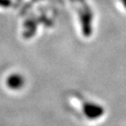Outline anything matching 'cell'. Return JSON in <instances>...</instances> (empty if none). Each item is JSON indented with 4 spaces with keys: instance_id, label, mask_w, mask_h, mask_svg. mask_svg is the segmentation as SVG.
<instances>
[{
    "instance_id": "4",
    "label": "cell",
    "mask_w": 126,
    "mask_h": 126,
    "mask_svg": "<svg viewBox=\"0 0 126 126\" xmlns=\"http://www.w3.org/2000/svg\"><path fill=\"white\" fill-rule=\"evenodd\" d=\"M121 2H122V4H124V8L126 9V0H121Z\"/></svg>"
},
{
    "instance_id": "2",
    "label": "cell",
    "mask_w": 126,
    "mask_h": 126,
    "mask_svg": "<svg viewBox=\"0 0 126 126\" xmlns=\"http://www.w3.org/2000/svg\"><path fill=\"white\" fill-rule=\"evenodd\" d=\"M83 110L86 116L92 119L100 117L103 114V110L102 107L94 103H86L83 107Z\"/></svg>"
},
{
    "instance_id": "1",
    "label": "cell",
    "mask_w": 126,
    "mask_h": 126,
    "mask_svg": "<svg viewBox=\"0 0 126 126\" xmlns=\"http://www.w3.org/2000/svg\"><path fill=\"white\" fill-rule=\"evenodd\" d=\"M71 4L76 11L81 22L82 33L86 37H89L92 33V12L85 0H70Z\"/></svg>"
},
{
    "instance_id": "3",
    "label": "cell",
    "mask_w": 126,
    "mask_h": 126,
    "mask_svg": "<svg viewBox=\"0 0 126 126\" xmlns=\"http://www.w3.org/2000/svg\"><path fill=\"white\" fill-rule=\"evenodd\" d=\"M7 85L9 88L12 89H18L24 85V78L21 75H18V74H14L9 76L7 79Z\"/></svg>"
}]
</instances>
